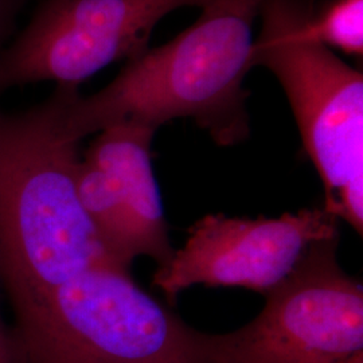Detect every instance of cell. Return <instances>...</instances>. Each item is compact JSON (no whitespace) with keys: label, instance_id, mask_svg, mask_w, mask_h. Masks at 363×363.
<instances>
[{"label":"cell","instance_id":"obj_1","mask_svg":"<svg viewBox=\"0 0 363 363\" xmlns=\"http://www.w3.org/2000/svg\"><path fill=\"white\" fill-rule=\"evenodd\" d=\"M262 0H211L193 26L127 61L101 91L84 97L61 88V130L81 142L120 123L151 130L191 118L218 145L249 138L247 91L252 30Z\"/></svg>","mask_w":363,"mask_h":363},{"label":"cell","instance_id":"obj_2","mask_svg":"<svg viewBox=\"0 0 363 363\" xmlns=\"http://www.w3.org/2000/svg\"><path fill=\"white\" fill-rule=\"evenodd\" d=\"M60 115L58 86L26 111L0 109V284L13 315L78 273L120 268L79 202V143L62 133Z\"/></svg>","mask_w":363,"mask_h":363},{"label":"cell","instance_id":"obj_3","mask_svg":"<svg viewBox=\"0 0 363 363\" xmlns=\"http://www.w3.org/2000/svg\"><path fill=\"white\" fill-rule=\"evenodd\" d=\"M13 363H217L216 339L135 283L94 267L15 315Z\"/></svg>","mask_w":363,"mask_h":363},{"label":"cell","instance_id":"obj_4","mask_svg":"<svg viewBox=\"0 0 363 363\" xmlns=\"http://www.w3.org/2000/svg\"><path fill=\"white\" fill-rule=\"evenodd\" d=\"M313 0H262L252 67L286 91L303 147L325 187V206L363 232V76L313 37Z\"/></svg>","mask_w":363,"mask_h":363},{"label":"cell","instance_id":"obj_5","mask_svg":"<svg viewBox=\"0 0 363 363\" xmlns=\"http://www.w3.org/2000/svg\"><path fill=\"white\" fill-rule=\"evenodd\" d=\"M339 235L312 245L250 323L214 335L217 363L340 361L363 351V288L337 262Z\"/></svg>","mask_w":363,"mask_h":363},{"label":"cell","instance_id":"obj_6","mask_svg":"<svg viewBox=\"0 0 363 363\" xmlns=\"http://www.w3.org/2000/svg\"><path fill=\"white\" fill-rule=\"evenodd\" d=\"M211 0H42L0 52V93L52 81L77 86L145 49L156 25L181 7Z\"/></svg>","mask_w":363,"mask_h":363},{"label":"cell","instance_id":"obj_7","mask_svg":"<svg viewBox=\"0 0 363 363\" xmlns=\"http://www.w3.org/2000/svg\"><path fill=\"white\" fill-rule=\"evenodd\" d=\"M337 220L325 208H301L277 218H234L208 214L189 230L184 245L159 267L152 286L174 304L195 284L242 286L268 294L318 241L339 235Z\"/></svg>","mask_w":363,"mask_h":363},{"label":"cell","instance_id":"obj_8","mask_svg":"<svg viewBox=\"0 0 363 363\" xmlns=\"http://www.w3.org/2000/svg\"><path fill=\"white\" fill-rule=\"evenodd\" d=\"M155 130L120 123L96 133L84 157L103 169L127 210L139 256L167 265L174 249L157 189L151 145Z\"/></svg>","mask_w":363,"mask_h":363},{"label":"cell","instance_id":"obj_9","mask_svg":"<svg viewBox=\"0 0 363 363\" xmlns=\"http://www.w3.org/2000/svg\"><path fill=\"white\" fill-rule=\"evenodd\" d=\"M313 37L328 49L361 57L363 54V0H328L313 6L310 16Z\"/></svg>","mask_w":363,"mask_h":363},{"label":"cell","instance_id":"obj_10","mask_svg":"<svg viewBox=\"0 0 363 363\" xmlns=\"http://www.w3.org/2000/svg\"><path fill=\"white\" fill-rule=\"evenodd\" d=\"M28 0H0V52L11 40L16 22Z\"/></svg>","mask_w":363,"mask_h":363},{"label":"cell","instance_id":"obj_11","mask_svg":"<svg viewBox=\"0 0 363 363\" xmlns=\"http://www.w3.org/2000/svg\"><path fill=\"white\" fill-rule=\"evenodd\" d=\"M0 363H13L11 340L4 335L0 325Z\"/></svg>","mask_w":363,"mask_h":363},{"label":"cell","instance_id":"obj_12","mask_svg":"<svg viewBox=\"0 0 363 363\" xmlns=\"http://www.w3.org/2000/svg\"><path fill=\"white\" fill-rule=\"evenodd\" d=\"M337 363H363V351H359L351 357H347L345 359H340Z\"/></svg>","mask_w":363,"mask_h":363},{"label":"cell","instance_id":"obj_13","mask_svg":"<svg viewBox=\"0 0 363 363\" xmlns=\"http://www.w3.org/2000/svg\"><path fill=\"white\" fill-rule=\"evenodd\" d=\"M337 361H333V359H325V358H311V359H301V361H296V362L289 363H337Z\"/></svg>","mask_w":363,"mask_h":363}]
</instances>
